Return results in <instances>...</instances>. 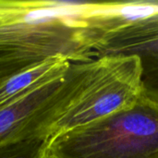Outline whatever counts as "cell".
Listing matches in <instances>:
<instances>
[{
  "mask_svg": "<svg viewBox=\"0 0 158 158\" xmlns=\"http://www.w3.org/2000/svg\"><path fill=\"white\" fill-rule=\"evenodd\" d=\"M71 62L62 56L47 59L0 81V106L20 96L34 87L64 74Z\"/></svg>",
  "mask_w": 158,
  "mask_h": 158,
  "instance_id": "8992f818",
  "label": "cell"
},
{
  "mask_svg": "<svg viewBox=\"0 0 158 158\" xmlns=\"http://www.w3.org/2000/svg\"><path fill=\"white\" fill-rule=\"evenodd\" d=\"M94 60L71 62L64 74L0 106V144L39 136L52 137L53 127L83 90Z\"/></svg>",
  "mask_w": 158,
  "mask_h": 158,
  "instance_id": "3957f363",
  "label": "cell"
},
{
  "mask_svg": "<svg viewBox=\"0 0 158 158\" xmlns=\"http://www.w3.org/2000/svg\"><path fill=\"white\" fill-rule=\"evenodd\" d=\"M136 56L141 65L143 95L158 102V10L105 34L94 58Z\"/></svg>",
  "mask_w": 158,
  "mask_h": 158,
  "instance_id": "5b68a950",
  "label": "cell"
},
{
  "mask_svg": "<svg viewBox=\"0 0 158 158\" xmlns=\"http://www.w3.org/2000/svg\"><path fill=\"white\" fill-rule=\"evenodd\" d=\"M48 158H158V102L133 105L54 136Z\"/></svg>",
  "mask_w": 158,
  "mask_h": 158,
  "instance_id": "7a4b0ae2",
  "label": "cell"
},
{
  "mask_svg": "<svg viewBox=\"0 0 158 158\" xmlns=\"http://www.w3.org/2000/svg\"><path fill=\"white\" fill-rule=\"evenodd\" d=\"M52 138L39 136L0 144V158H48Z\"/></svg>",
  "mask_w": 158,
  "mask_h": 158,
  "instance_id": "52a82bcc",
  "label": "cell"
},
{
  "mask_svg": "<svg viewBox=\"0 0 158 158\" xmlns=\"http://www.w3.org/2000/svg\"><path fill=\"white\" fill-rule=\"evenodd\" d=\"M85 3L26 1L19 13L0 23V81L47 59H94L104 36L82 19Z\"/></svg>",
  "mask_w": 158,
  "mask_h": 158,
  "instance_id": "6da1fadb",
  "label": "cell"
},
{
  "mask_svg": "<svg viewBox=\"0 0 158 158\" xmlns=\"http://www.w3.org/2000/svg\"><path fill=\"white\" fill-rule=\"evenodd\" d=\"M25 3L26 1L0 0V23L22 10Z\"/></svg>",
  "mask_w": 158,
  "mask_h": 158,
  "instance_id": "ba28073f",
  "label": "cell"
},
{
  "mask_svg": "<svg viewBox=\"0 0 158 158\" xmlns=\"http://www.w3.org/2000/svg\"><path fill=\"white\" fill-rule=\"evenodd\" d=\"M142 95V71L136 56L94 58L83 90L53 127L51 135L56 136L128 107Z\"/></svg>",
  "mask_w": 158,
  "mask_h": 158,
  "instance_id": "277c9868",
  "label": "cell"
}]
</instances>
